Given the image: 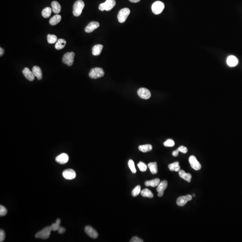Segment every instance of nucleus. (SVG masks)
Instances as JSON below:
<instances>
[{"label":"nucleus","instance_id":"ea45409f","mask_svg":"<svg viewBox=\"0 0 242 242\" xmlns=\"http://www.w3.org/2000/svg\"><path fill=\"white\" fill-rule=\"evenodd\" d=\"M58 232L59 234H62L66 232V229L63 227H60L59 229L58 230Z\"/></svg>","mask_w":242,"mask_h":242},{"label":"nucleus","instance_id":"7ed1b4c3","mask_svg":"<svg viewBox=\"0 0 242 242\" xmlns=\"http://www.w3.org/2000/svg\"><path fill=\"white\" fill-rule=\"evenodd\" d=\"M52 231L50 226H47L43 229L41 231H39L35 235L36 238L46 239L50 236L51 231Z\"/></svg>","mask_w":242,"mask_h":242},{"label":"nucleus","instance_id":"0eeeda50","mask_svg":"<svg viewBox=\"0 0 242 242\" xmlns=\"http://www.w3.org/2000/svg\"><path fill=\"white\" fill-rule=\"evenodd\" d=\"M165 5L163 2L157 1L154 2L152 6V10L154 14H159L164 9Z\"/></svg>","mask_w":242,"mask_h":242},{"label":"nucleus","instance_id":"f257e3e1","mask_svg":"<svg viewBox=\"0 0 242 242\" xmlns=\"http://www.w3.org/2000/svg\"><path fill=\"white\" fill-rule=\"evenodd\" d=\"M85 4L82 0H78L74 3L73 6V14L75 17H78L82 14L83 9L85 7Z\"/></svg>","mask_w":242,"mask_h":242},{"label":"nucleus","instance_id":"4be33fe9","mask_svg":"<svg viewBox=\"0 0 242 242\" xmlns=\"http://www.w3.org/2000/svg\"><path fill=\"white\" fill-rule=\"evenodd\" d=\"M160 183V180L159 178H155L153 180L147 181L145 182V185L147 186H151L152 187L157 186Z\"/></svg>","mask_w":242,"mask_h":242},{"label":"nucleus","instance_id":"c03bdc74","mask_svg":"<svg viewBox=\"0 0 242 242\" xmlns=\"http://www.w3.org/2000/svg\"><path fill=\"white\" fill-rule=\"evenodd\" d=\"M56 223H57L59 224H60L61 223V220L60 219H58L57 220H56Z\"/></svg>","mask_w":242,"mask_h":242},{"label":"nucleus","instance_id":"473e14b6","mask_svg":"<svg viewBox=\"0 0 242 242\" xmlns=\"http://www.w3.org/2000/svg\"><path fill=\"white\" fill-rule=\"evenodd\" d=\"M138 167L139 168V170L143 172H145L147 170V167L146 165L142 161H140L139 163L138 164Z\"/></svg>","mask_w":242,"mask_h":242},{"label":"nucleus","instance_id":"a878e982","mask_svg":"<svg viewBox=\"0 0 242 242\" xmlns=\"http://www.w3.org/2000/svg\"><path fill=\"white\" fill-rule=\"evenodd\" d=\"M140 193H141V196L144 197L152 198H153V196H154L152 192L147 188H145V189H144L143 190L141 191Z\"/></svg>","mask_w":242,"mask_h":242},{"label":"nucleus","instance_id":"c85d7f7f","mask_svg":"<svg viewBox=\"0 0 242 242\" xmlns=\"http://www.w3.org/2000/svg\"><path fill=\"white\" fill-rule=\"evenodd\" d=\"M52 13V9L49 7L45 8L42 12V15L45 18H48L50 17Z\"/></svg>","mask_w":242,"mask_h":242},{"label":"nucleus","instance_id":"a19ab883","mask_svg":"<svg viewBox=\"0 0 242 242\" xmlns=\"http://www.w3.org/2000/svg\"><path fill=\"white\" fill-rule=\"evenodd\" d=\"M178 152H179V151H178L177 149L176 150H175L173 152L172 155L174 157H177L178 155Z\"/></svg>","mask_w":242,"mask_h":242},{"label":"nucleus","instance_id":"a18cd8bd","mask_svg":"<svg viewBox=\"0 0 242 242\" xmlns=\"http://www.w3.org/2000/svg\"><path fill=\"white\" fill-rule=\"evenodd\" d=\"M196 196V195H195L194 194H192V196L195 197Z\"/></svg>","mask_w":242,"mask_h":242},{"label":"nucleus","instance_id":"412c9836","mask_svg":"<svg viewBox=\"0 0 242 242\" xmlns=\"http://www.w3.org/2000/svg\"><path fill=\"white\" fill-rule=\"evenodd\" d=\"M52 10L55 14H59L61 10V6L58 1H53L51 3Z\"/></svg>","mask_w":242,"mask_h":242},{"label":"nucleus","instance_id":"cd10ccee","mask_svg":"<svg viewBox=\"0 0 242 242\" xmlns=\"http://www.w3.org/2000/svg\"><path fill=\"white\" fill-rule=\"evenodd\" d=\"M152 149V146L151 144H145L140 145L139 147V150L142 152H146L151 151Z\"/></svg>","mask_w":242,"mask_h":242},{"label":"nucleus","instance_id":"39448f33","mask_svg":"<svg viewBox=\"0 0 242 242\" xmlns=\"http://www.w3.org/2000/svg\"><path fill=\"white\" fill-rule=\"evenodd\" d=\"M104 74L105 72L102 68L96 67L91 70L89 74V76L92 79H97L103 77Z\"/></svg>","mask_w":242,"mask_h":242},{"label":"nucleus","instance_id":"5701e85b","mask_svg":"<svg viewBox=\"0 0 242 242\" xmlns=\"http://www.w3.org/2000/svg\"><path fill=\"white\" fill-rule=\"evenodd\" d=\"M66 42L64 39H59L58 40L55 46V48L57 50L62 49L66 46Z\"/></svg>","mask_w":242,"mask_h":242},{"label":"nucleus","instance_id":"aec40b11","mask_svg":"<svg viewBox=\"0 0 242 242\" xmlns=\"http://www.w3.org/2000/svg\"><path fill=\"white\" fill-rule=\"evenodd\" d=\"M103 46L102 45H95L93 47L92 53L94 56H98L100 55L103 49Z\"/></svg>","mask_w":242,"mask_h":242},{"label":"nucleus","instance_id":"c756f323","mask_svg":"<svg viewBox=\"0 0 242 242\" xmlns=\"http://www.w3.org/2000/svg\"><path fill=\"white\" fill-rule=\"evenodd\" d=\"M47 41L49 44H54L58 41V38L54 35L48 34L47 35Z\"/></svg>","mask_w":242,"mask_h":242},{"label":"nucleus","instance_id":"4c0bfd02","mask_svg":"<svg viewBox=\"0 0 242 242\" xmlns=\"http://www.w3.org/2000/svg\"><path fill=\"white\" fill-rule=\"evenodd\" d=\"M178 150L179 151V152H180L183 153H187V151H188L187 148L183 146H181L179 147Z\"/></svg>","mask_w":242,"mask_h":242},{"label":"nucleus","instance_id":"393cba45","mask_svg":"<svg viewBox=\"0 0 242 242\" xmlns=\"http://www.w3.org/2000/svg\"><path fill=\"white\" fill-rule=\"evenodd\" d=\"M168 167L170 170L172 171L179 172L180 170V166L178 161L170 164Z\"/></svg>","mask_w":242,"mask_h":242},{"label":"nucleus","instance_id":"2eb2a0df","mask_svg":"<svg viewBox=\"0 0 242 242\" xmlns=\"http://www.w3.org/2000/svg\"><path fill=\"white\" fill-rule=\"evenodd\" d=\"M85 231L86 233L92 238H97L98 236V232L91 226H86L85 228Z\"/></svg>","mask_w":242,"mask_h":242},{"label":"nucleus","instance_id":"4468645a","mask_svg":"<svg viewBox=\"0 0 242 242\" xmlns=\"http://www.w3.org/2000/svg\"><path fill=\"white\" fill-rule=\"evenodd\" d=\"M69 156L66 153H63L57 156L55 158L56 162L60 164H65L69 160Z\"/></svg>","mask_w":242,"mask_h":242},{"label":"nucleus","instance_id":"7c9ffc66","mask_svg":"<svg viewBox=\"0 0 242 242\" xmlns=\"http://www.w3.org/2000/svg\"><path fill=\"white\" fill-rule=\"evenodd\" d=\"M141 186H137L136 187H134V189L132 190V191L131 194L133 196L136 197L138 196L140 192H141Z\"/></svg>","mask_w":242,"mask_h":242},{"label":"nucleus","instance_id":"58836bf2","mask_svg":"<svg viewBox=\"0 0 242 242\" xmlns=\"http://www.w3.org/2000/svg\"><path fill=\"white\" fill-rule=\"evenodd\" d=\"M130 242H144V241H143V239H141V238H139L137 237L134 236L131 238V241H130Z\"/></svg>","mask_w":242,"mask_h":242},{"label":"nucleus","instance_id":"e433bc0d","mask_svg":"<svg viewBox=\"0 0 242 242\" xmlns=\"http://www.w3.org/2000/svg\"><path fill=\"white\" fill-rule=\"evenodd\" d=\"M5 238H6V235H5V231L3 230H0V242H3L5 240Z\"/></svg>","mask_w":242,"mask_h":242},{"label":"nucleus","instance_id":"20e7f679","mask_svg":"<svg viewBox=\"0 0 242 242\" xmlns=\"http://www.w3.org/2000/svg\"><path fill=\"white\" fill-rule=\"evenodd\" d=\"M130 12L131 11L130 9L127 8L121 9L118 12V19L119 22L120 23L124 22L130 14Z\"/></svg>","mask_w":242,"mask_h":242},{"label":"nucleus","instance_id":"9d476101","mask_svg":"<svg viewBox=\"0 0 242 242\" xmlns=\"http://www.w3.org/2000/svg\"><path fill=\"white\" fill-rule=\"evenodd\" d=\"M62 176L67 180H72L76 177V174L75 171L72 169H69L65 170L62 172Z\"/></svg>","mask_w":242,"mask_h":242},{"label":"nucleus","instance_id":"f8f14e48","mask_svg":"<svg viewBox=\"0 0 242 242\" xmlns=\"http://www.w3.org/2000/svg\"><path fill=\"white\" fill-rule=\"evenodd\" d=\"M192 199V196L190 195L179 197L177 200V204L179 206H184L188 201H191Z\"/></svg>","mask_w":242,"mask_h":242},{"label":"nucleus","instance_id":"f3484780","mask_svg":"<svg viewBox=\"0 0 242 242\" xmlns=\"http://www.w3.org/2000/svg\"><path fill=\"white\" fill-rule=\"evenodd\" d=\"M227 65L230 67H235L238 64V60L236 57L231 55L227 58L226 60Z\"/></svg>","mask_w":242,"mask_h":242},{"label":"nucleus","instance_id":"bb28decb","mask_svg":"<svg viewBox=\"0 0 242 242\" xmlns=\"http://www.w3.org/2000/svg\"><path fill=\"white\" fill-rule=\"evenodd\" d=\"M148 167L152 174H156L157 173V165L156 162L150 163L148 164Z\"/></svg>","mask_w":242,"mask_h":242},{"label":"nucleus","instance_id":"f704fd0d","mask_svg":"<svg viewBox=\"0 0 242 242\" xmlns=\"http://www.w3.org/2000/svg\"><path fill=\"white\" fill-rule=\"evenodd\" d=\"M7 213V210L6 207L2 205H0V216H4Z\"/></svg>","mask_w":242,"mask_h":242},{"label":"nucleus","instance_id":"c9c22d12","mask_svg":"<svg viewBox=\"0 0 242 242\" xmlns=\"http://www.w3.org/2000/svg\"><path fill=\"white\" fill-rule=\"evenodd\" d=\"M50 227H51L52 231H57V230H58L59 229L60 227L61 226H60L59 224L57 223H55L53 224L50 226Z\"/></svg>","mask_w":242,"mask_h":242},{"label":"nucleus","instance_id":"37998d69","mask_svg":"<svg viewBox=\"0 0 242 242\" xmlns=\"http://www.w3.org/2000/svg\"><path fill=\"white\" fill-rule=\"evenodd\" d=\"M129 1L132 3H138L140 1V0H129Z\"/></svg>","mask_w":242,"mask_h":242},{"label":"nucleus","instance_id":"f03ea898","mask_svg":"<svg viewBox=\"0 0 242 242\" xmlns=\"http://www.w3.org/2000/svg\"><path fill=\"white\" fill-rule=\"evenodd\" d=\"M116 5L115 0H106L105 2L101 3L99 5V9L100 11H110Z\"/></svg>","mask_w":242,"mask_h":242},{"label":"nucleus","instance_id":"b1692460","mask_svg":"<svg viewBox=\"0 0 242 242\" xmlns=\"http://www.w3.org/2000/svg\"><path fill=\"white\" fill-rule=\"evenodd\" d=\"M61 17L60 15L56 14L50 19L49 20V23L52 26H54L58 24L61 20Z\"/></svg>","mask_w":242,"mask_h":242},{"label":"nucleus","instance_id":"6e6552de","mask_svg":"<svg viewBox=\"0 0 242 242\" xmlns=\"http://www.w3.org/2000/svg\"><path fill=\"white\" fill-rule=\"evenodd\" d=\"M138 96L141 98L145 100L150 99L151 96V94L150 90L146 88H140L137 91Z\"/></svg>","mask_w":242,"mask_h":242},{"label":"nucleus","instance_id":"6ab92c4d","mask_svg":"<svg viewBox=\"0 0 242 242\" xmlns=\"http://www.w3.org/2000/svg\"><path fill=\"white\" fill-rule=\"evenodd\" d=\"M33 73L35 76L37 77L38 80H41L42 78V71L40 68L37 66H34L32 70Z\"/></svg>","mask_w":242,"mask_h":242},{"label":"nucleus","instance_id":"dca6fc26","mask_svg":"<svg viewBox=\"0 0 242 242\" xmlns=\"http://www.w3.org/2000/svg\"><path fill=\"white\" fill-rule=\"evenodd\" d=\"M22 73L25 76V78L30 81H33L35 79V75H34L33 72L30 71L29 68H24V70L22 71Z\"/></svg>","mask_w":242,"mask_h":242},{"label":"nucleus","instance_id":"1a4fd4ad","mask_svg":"<svg viewBox=\"0 0 242 242\" xmlns=\"http://www.w3.org/2000/svg\"><path fill=\"white\" fill-rule=\"evenodd\" d=\"M189 162L191 166V168L196 170H199L201 168V165L200 163L199 162L196 157L194 156H191L189 158Z\"/></svg>","mask_w":242,"mask_h":242},{"label":"nucleus","instance_id":"79ce46f5","mask_svg":"<svg viewBox=\"0 0 242 242\" xmlns=\"http://www.w3.org/2000/svg\"><path fill=\"white\" fill-rule=\"evenodd\" d=\"M4 49L1 48H0V56H2V55H3V53H4Z\"/></svg>","mask_w":242,"mask_h":242},{"label":"nucleus","instance_id":"9b49d317","mask_svg":"<svg viewBox=\"0 0 242 242\" xmlns=\"http://www.w3.org/2000/svg\"><path fill=\"white\" fill-rule=\"evenodd\" d=\"M167 186H168V182L166 180H164L160 183L157 188V191L158 193V196L159 197H161L163 196L164 192L165 189L167 188Z\"/></svg>","mask_w":242,"mask_h":242},{"label":"nucleus","instance_id":"2f4dec72","mask_svg":"<svg viewBox=\"0 0 242 242\" xmlns=\"http://www.w3.org/2000/svg\"><path fill=\"white\" fill-rule=\"evenodd\" d=\"M128 166L132 172L133 173H136L137 172V170L134 165V162L132 160H130L128 161Z\"/></svg>","mask_w":242,"mask_h":242},{"label":"nucleus","instance_id":"423d86ee","mask_svg":"<svg viewBox=\"0 0 242 242\" xmlns=\"http://www.w3.org/2000/svg\"><path fill=\"white\" fill-rule=\"evenodd\" d=\"M75 54L74 52H69L65 54L62 58V62L68 66H72L74 61Z\"/></svg>","mask_w":242,"mask_h":242},{"label":"nucleus","instance_id":"72a5a7b5","mask_svg":"<svg viewBox=\"0 0 242 242\" xmlns=\"http://www.w3.org/2000/svg\"><path fill=\"white\" fill-rule=\"evenodd\" d=\"M174 144H175L174 141L171 139H167L164 143V145L167 147H173Z\"/></svg>","mask_w":242,"mask_h":242},{"label":"nucleus","instance_id":"ddd939ff","mask_svg":"<svg viewBox=\"0 0 242 242\" xmlns=\"http://www.w3.org/2000/svg\"><path fill=\"white\" fill-rule=\"evenodd\" d=\"M100 24L98 22L93 21L90 22L85 28V32L87 33H92L94 30L98 28Z\"/></svg>","mask_w":242,"mask_h":242},{"label":"nucleus","instance_id":"a211bd4d","mask_svg":"<svg viewBox=\"0 0 242 242\" xmlns=\"http://www.w3.org/2000/svg\"><path fill=\"white\" fill-rule=\"evenodd\" d=\"M178 173H179V176H180L181 178L187 181L188 183H190L191 181V178H192L191 175L190 173H186L183 170H180L178 172Z\"/></svg>","mask_w":242,"mask_h":242}]
</instances>
